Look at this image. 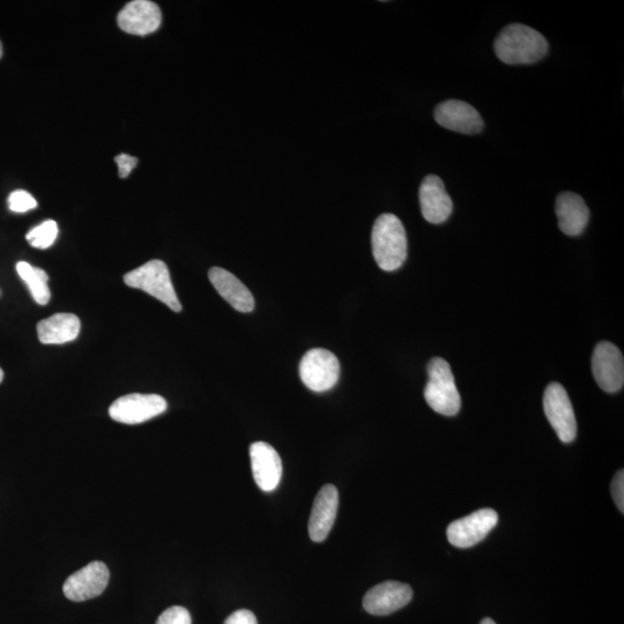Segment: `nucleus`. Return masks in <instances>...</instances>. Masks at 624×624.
I'll return each mask as SVG.
<instances>
[{
    "label": "nucleus",
    "instance_id": "c85d7f7f",
    "mask_svg": "<svg viewBox=\"0 0 624 624\" xmlns=\"http://www.w3.org/2000/svg\"><path fill=\"white\" fill-rule=\"evenodd\" d=\"M3 56V46H2V42H0V58H2Z\"/></svg>",
    "mask_w": 624,
    "mask_h": 624
},
{
    "label": "nucleus",
    "instance_id": "412c9836",
    "mask_svg": "<svg viewBox=\"0 0 624 624\" xmlns=\"http://www.w3.org/2000/svg\"><path fill=\"white\" fill-rule=\"evenodd\" d=\"M58 236L57 222L47 220L33 228L26 236L27 241L36 249H48L55 243Z\"/></svg>",
    "mask_w": 624,
    "mask_h": 624
},
{
    "label": "nucleus",
    "instance_id": "9d476101",
    "mask_svg": "<svg viewBox=\"0 0 624 624\" xmlns=\"http://www.w3.org/2000/svg\"><path fill=\"white\" fill-rule=\"evenodd\" d=\"M499 523V515L493 509H481L448 527L450 544L458 548L473 547L484 540Z\"/></svg>",
    "mask_w": 624,
    "mask_h": 624
},
{
    "label": "nucleus",
    "instance_id": "f3484780",
    "mask_svg": "<svg viewBox=\"0 0 624 624\" xmlns=\"http://www.w3.org/2000/svg\"><path fill=\"white\" fill-rule=\"evenodd\" d=\"M555 211L561 232L568 236L581 235L589 224V207L577 193L562 192L556 198Z\"/></svg>",
    "mask_w": 624,
    "mask_h": 624
},
{
    "label": "nucleus",
    "instance_id": "39448f33",
    "mask_svg": "<svg viewBox=\"0 0 624 624\" xmlns=\"http://www.w3.org/2000/svg\"><path fill=\"white\" fill-rule=\"evenodd\" d=\"M300 376L303 384L311 391H329L339 381V360L328 349H310L301 360Z\"/></svg>",
    "mask_w": 624,
    "mask_h": 624
},
{
    "label": "nucleus",
    "instance_id": "1a4fd4ad",
    "mask_svg": "<svg viewBox=\"0 0 624 624\" xmlns=\"http://www.w3.org/2000/svg\"><path fill=\"white\" fill-rule=\"evenodd\" d=\"M594 380L608 393L619 392L624 384V359L618 347L608 341H601L592 355Z\"/></svg>",
    "mask_w": 624,
    "mask_h": 624
},
{
    "label": "nucleus",
    "instance_id": "7ed1b4c3",
    "mask_svg": "<svg viewBox=\"0 0 624 624\" xmlns=\"http://www.w3.org/2000/svg\"><path fill=\"white\" fill-rule=\"evenodd\" d=\"M428 383L425 399L433 410L445 416L457 415L462 407L450 364L442 358L430 360L427 367Z\"/></svg>",
    "mask_w": 624,
    "mask_h": 624
},
{
    "label": "nucleus",
    "instance_id": "0eeeda50",
    "mask_svg": "<svg viewBox=\"0 0 624 624\" xmlns=\"http://www.w3.org/2000/svg\"><path fill=\"white\" fill-rule=\"evenodd\" d=\"M544 410L557 436L563 443L575 441L577 421L571 400L560 383L547 386L544 396Z\"/></svg>",
    "mask_w": 624,
    "mask_h": 624
},
{
    "label": "nucleus",
    "instance_id": "4be33fe9",
    "mask_svg": "<svg viewBox=\"0 0 624 624\" xmlns=\"http://www.w3.org/2000/svg\"><path fill=\"white\" fill-rule=\"evenodd\" d=\"M10 210L16 213H25L37 206L35 198L25 190H17L9 197Z\"/></svg>",
    "mask_w": 624,
    "mask_h": 624
},
{
    "label": "nucleus",
    "instance_id": "f8f14e48",
    "mask_svg": "<svg viewBox=\"0 0 624 624\" xmlns=\"http://www.w3.org/2000/svg\"><path fill=\"white\" fill-rule=\"evenodd\" d=\"M412 598L413 590L410 585L389 581L370 589L363 598V607L369 614L390 615L410 604Z\"/></svg>",
    "mask_w": 624,
    "mask_h": 624
},
{
    "label": "nucleus",
    "instance_id": "cd10ccee",
    "mask_svg": "<svg viewBox=\"0 0 624 624\" xmlns=\"http://www.w3.org/2000/svg\"><path fill=\"white\" fill-rule=\"evenodd\" d=\"M3 380H4V371L0 369V383H2Z\"/></svg>",
    "mask_w": 624,
    "mask_h": 624
},
{
    "label": "nucleus",
    "instance_id": "b1692460",
    "mask_svg": "<svg viewBox=\"0 0 624 624\" xmlns=\"http://www.w3.org/2000/svg\"><path fill=\"white\" fill-rule=\"evenodd\" d=\"M612 494L616 507L624 512V472L623 470L616 473L612 482Z\"/></svg>",
    "mask_w": 624,
    "mask_h": 624
},
{
    "label": "nucleus",
    "instance_id": "a211bd4d",
    "mask_svg": "<svg viewBox=\"0 0 624 624\" xmlns=\"http://www.w3.org/2000/svg\"><path fill=\"white\" fill-rule=\"evenodd\" d=\"M208 278L220 296L240 312H251L255 308V299L243 282L233 273L221 267H212L208 272Z\"/></svg>",
    "mask_w": 624,
    "mask_h": 624
},
{
    "label": "nucleus",
    "instance_id": "dca6fc26",
    "mask_svg": "<svg viewBox=\"0 0 624 624\" xmlns=\"http://www.w3.org/2000/svg\"><path fill=\"white\" fill-rule=\"evenodd\" d=\"M339 507V493L336 486L325 485L316 496L309 519V536L312 541L323 542L328 538Z\"/></svg>",
    "mask_w": 624,
    "mask_h": 624
},
{
    "label": "nucleus",
    "instance_id": "aec40b11",
    "mask_svg": "<svg viewBox=\"0 0 624 624\" xmlns=\"http://www.w3.org/2000/svg\"><path fill=\"white\" fill-rule=\"evenodd\" d=\"M17 272L19 277L26 282L35 302L40 306H46L51 297L47 272L26 262L17 264Z\"/></svg>",
    "mask_w": 624,
    "mask_h": 624
},
{
    "label": "nucleus",
    "instance_id": "9b49d317",
    "mask_svg": "<svg viewBox=\"0 0 624 624\" xmlns=\"http://www.w3.org/2000/svg\"><path fill=\"white\" fill-rule=\"evenodd\" d=\"M435 121L444 129L463 133V135H477L484 130V120L479 111L464 101H444L435 109Z\"/></svg>",
    "mask_w": 624,
    "mask_h": 624
},
{
    "label": "nucleus",
    "instance_id": "a878e982",
    "mask_svg": "<svg viewBox=\"0 0 624 624\" xmlns=\"http://www.w3.org/2000/svg\"><path fill=\"white\" fill-rule=\"evenodd\" d=\"M225 624H258V622L254 613L248 609H240L229 615Z\"/></svg>",
    "mask_w": 624,
    "mask_h": 624
},
{
    "label": "nucleus",
    "instance_id": "bb28decb",
    "mask_svg": "<svg viewBox=\"0 0 624 624\" xmlns=\"http://www.w3.org/2000/svg\"><path fill=\"white\" fill-rule=\"evenodd\" d=\"M480 624H496L492 619L482 620Z\"/></svg>",
    "mask_w": 624,
    "mask_h": 624
},
{
    "label": "nucleus",
    "instance_id": "423d86ee",
    "mask_svg": "<svg viewBox=\"0 0 624 624\" xmlns=\"http://www.w3.org/2000/svg\"><path fill=\"white\" fill-rule=\"evenodd\" d=\"M167 400L159 395L131 393L118 398L109 408L110 418L125 425H139L167 411Z\"/></svg>",
    "mask_w": 624,
    "mask_h": 624
},
{
    "label": "nucleus",
    "instance_id": "f257e3e1",
    "mask_svg": "<svg viewBox=\"0 0 624 624\" xmlns=\"http://www.w3.org/2000/svg\"><path fill=\"white\" fill-rule=\"evenodd\" d=\"M496 56L509 65L534 64L548 54V42L529 26L512 24L505 27L494 44Z\"/></svg>",
    "mask_w": 624,
    "mask_h": 624
},
{
    "label": "nucleus",
    "instance_id": "393cba45",
    "mask_svg": "<svg viewBox=\"0 0 624 624\" xmlns=\"http://www.w3.org/2000/svg\"><path fill=\"white\" fill-rule=\"evenodd\" d=\"M115 162L117 163L118 174H120L121 178L129 177L133 168H136L138 165V159L135 156H131L129 154H120L115 158Z\"/></svg>",
    "mask_w": 624,
    "mask_h": 624
},
{
    "label": "nucleus",
    "instance_id": "ddd939ff",
    "mask_svg": "<svg viewBox=\"0 0 624 624\" xmlns=\"http://www.w3.org/2000/svg\"><path fill=\"white\" fill-rule=\"evenodd\" d=\"M160 7L150 0H133L118 13L117 24L123 32L145 36L152 34L161 26Z\"/></svg>",
    "mask_w": 624,
    "mask_h": 624
},
{
    "label": "nucleus",
    "instance_id": "4468645a",
    "mask_svg": "<svg viewBox=\"0 0 624 624\" xmlns=\"http://www.w3.org/2000/svg\"><path fill=\"white\" fill-rule=\"evenodd\" d=\"M419 198L423 218L430 224L440 225L450 218L452 199L440 177L428 175L421 184Z\"/></svg>",
    "mask_w": 624,
    "mask_h": 624
},
{
    "label": "nucleus",
    "instance_id": "6ab92c4d",
    "mask_svg": "<svg viewBox=\"0 0 624 624\" xmlns=\"http://www.w3.org/2000/svg\"><path fill=\"white\" fill-rule=\"evenodd\" d=\"M81 329L80 319L63 312L37 324V336L44 345H63L77 339Z\"/></svg>",
    "mask_w": 624,
    "mask_h": 624
},
{
    "label": "nucleus",
    "instance_id": "f03ea898",
    "mask_svg": "<svg viewBox=\"0 0 624 624\" xmlns=\"http://www.w3.org/2000/svg\"><path fill=\"white\" fill-rule=\"evenodd\" d=\"M371 247L380 269L386 272L400 269L407 259V236L403 222L389 213L378 217L371 233Z\"/></svg>",
    "mask_w": 624,
    "mask_h": 624
},
{
    "label": "nucleus",
    "instance_id": "20e7f679",
    "mask_svg": "<svg viewBox=\"0 0 624 624\" xmlns=\"http://www.w3.org/2000/svg\"><path fill=\"white\" fill-rule=\"evenodd\" d=\"M124 282L126 286L150 294L175 312L182 310V304L175 292L168 266L162 260H151L138 269L126 273Z\"/></svg>",
    "mask_w": 624,
    "mask_h": 624
},
{
    "label": "nucleus",
    "instance_id": "6e6552de",
    "mask_svg": "<svg viewBox=\"0 0 624 624\" xmlns=\"http://www.w3.org/2000/svg\"><path fill=\"white\" fill-rule=\"evenodd\" d=\"M109 578L110 572L106 564L94 561L66 579L63 592L74 603H83L101 596L107 589Z\"/></svg>",
    "mask_w": 624,
    "mask_h": 624
},
{
    "label": "nucleus",
    "instance_id": "5701e85b",
    "mask_svg": "<svg viewBox=\"0 0 624 624\" xmlns=\"http://www.w3.org/2000/svg\"><path fill=\"white\" fill-rule=\"evenodd\" d=\"M156 624H192V619L187 608L173 606L159 616Z\"/></svg>",
    "mask_w": 624,
    "mask_h": 624
},
{
    "label": "nucleus",
    "instance_id": "2eb2a0df",
    "mask_svg": "<svg viewBox=\"0 0 624 624\" xmlns=\"http://www.w3.org/2000/svg\"><path fill=\"white\" fill-rule=\"evenodd\" d=\"M250 459L252 474L257 486L263 492H273L282 477V463L279 453L265 442L251 444Z\"/></svg>",
    "mask_w": 624,
    "mask_h": 624
}]
</instances>
